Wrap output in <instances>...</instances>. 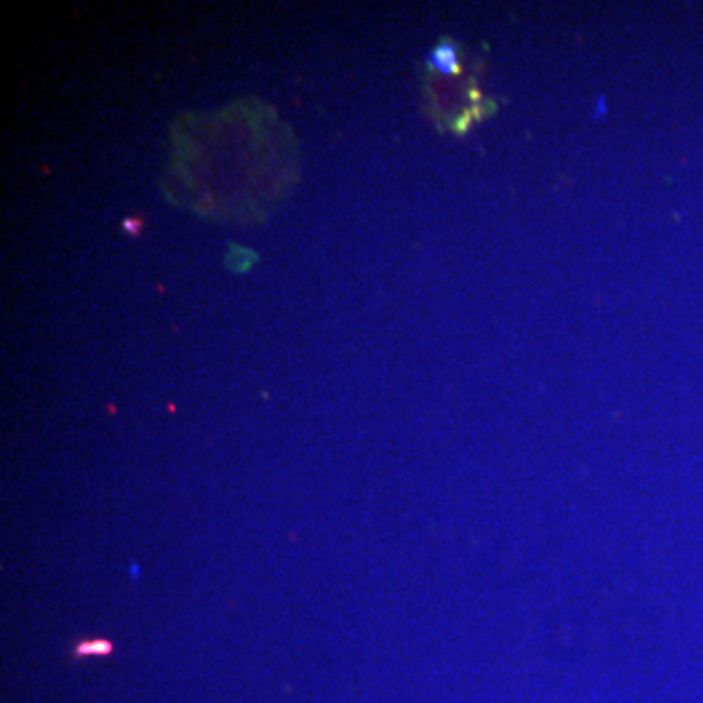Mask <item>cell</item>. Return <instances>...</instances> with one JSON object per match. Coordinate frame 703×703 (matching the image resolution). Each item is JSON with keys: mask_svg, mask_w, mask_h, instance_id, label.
Wrapping results in <instances>:
<instances>
[{"mask_svg": "<svg viewBox=\"0 0 703 703\" xmlns=\"http://www.w3.org/2000/svg\"><path fill=\"white\" fill-rule=\"evenodd\" d=\"M428 65L436 69L442 75H455L459 73V59H457V49L452 42L438 43L430 55H428Z\"/></svg>", "mask_w": 703, "mask_h": 703, "instance_id": "obj_1", "label": "cell"}, {"mask_svg": "<svg viewBox=\"0 0 703 703\" xmlns=\"http://www.w3.org/2000/svg\"><path fill=\"white\" fill-rule=\"evenodd\" d=\"M114 645L108 639H90V641H81L75 645L73 655L75 657H108L112 655Z\"/></svg>", "mask_w": 703, "mask_h": 703, "instance_id": "obj_2", "label": "cell"}, {"mask_svg": "<svg viewBox=\"0 0 703 703\" xmlns=\"http://www.w3.org/2000/svg\"><path fill=\"white\" fill-rule=\"evenodd\" d=\"M606 114H608V100L604 96H600L594 106V118L602 120V118H606Z\"/></svg>", "mask_w": 703, "mask_h": 703, "instance_id": "obj_3", "label": "cell"}, {"mask_svg": "<svg viewBox=\"0 0 703 703\" xmlns=\"http://www.w3.org/2000/svg\"><path fill=\"white\" fill-rule=\"evenodd\" d=\"M122 227H124L125 233H129V235H137L141 231V223L137 219H125Z\"/></svg>", "mask_w": 703, "mask_h": 703, "instance_id": "obj_4", "label": "cell"}]
</instances>
